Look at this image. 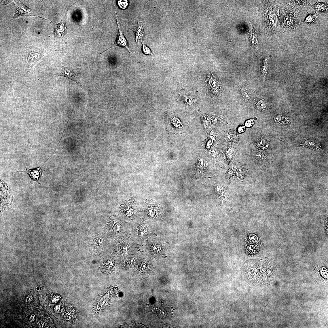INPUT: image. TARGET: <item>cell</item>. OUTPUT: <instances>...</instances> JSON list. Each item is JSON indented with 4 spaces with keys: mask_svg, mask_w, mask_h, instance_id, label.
I'll return each mask as SVG.
<instances>
[{
    "mask_svg": "<svg viewBox=\"0 0 328 328\" xmlns=\"http://www.w3.org/2000/svg\"><path fill=\"white\" fill-rule=\"evenodd\" d=\"M301 9L287 4L281 10L280 27L286 31L294 32L299 25Z\"/></svg>",
    "mask_w": 328,
    "mask_h": 328,
    "instance_id": "cell-1",
    "label": "cell"
},
{
    "mask_svg": "<svg viewBox=\"0 0 328 328\" xmlns=\"http://www.w3.org/2000/svg\"><path fill=\"white\" fill-rule=\"evenodd\" d=\"M268 5L265 10L264 22L269 31L274 34L281 25V9L276 3Z\"/></svg>",
    "mask_w": 328,
    "mask_h": 328,
    "instance_id": "cell-2",
    "label": "cell"
},
{
    "mask_svg": "<svg viewBox=\"0 0 328 328\" xmlns=\"http://www.w3.org/2000/svg\"><path fill=\"white\" fill-rule=\"evenodd\" d=\"M1 210L11 204L13 198L9 187L1 180Z\"/></svg>",
    "mask_w": 328,
    "mask_h": 328,
    "instance_id": "cell-3",
    "label": "cell"
},
{
    "mask_svg": "<svg viewBox=\"0 0 328 328\" xmlns=\"http://www.w3.org/2000/svg\"><path fill=\"white\" fill-rule=\"evenodd\" d=\"M206 81L207 88L210 93L215 96H218L221 92V88L218 78L214 74H209L207 76Z\"/></svg>",
    "mask_w": 328,
    "mask_h": 328,
    "instance_id": "cell-4",
    "label": "cell"
},
{
    "mask_svg": "<svg viewBox=\"0 0 328 328\" xmlns=\"http://www.w3.org/2000/svg\"><path fill=\"white\" fill-rule=\"evenodd\" d=\"M16 6V10L14 18H17L20 16H34L42 18L33 13L29 8L22 3L20 1H13Z\"/></svg>",
    "mask_w": 328,
    "mask_h": 328,
    "instance_id": "cell-5",
    "label": "cell"
},
{
    "mask_svg": "<svg viewBox=\"0 0 328 328\" xmlns=\"http://www.w3.org/2000/svg\"><path fill=\"white\" fill-rule=\"evenodd\" d=\"M115 15L116 17L117 23V24H118L119 30L117 38L116 41H115V43L113 44V45L112 47L108 49L107 50L104 51L102 53H101L100 54H102L104 52L108 50L109 49L112 48H114L115 46V47L116 46H119L125 48L128 50L131 54H132V55H133L134 54H133L129 49L128 43V41L125 37L123 34V31H122L118 19V16L117 15L116 13L115 14Z\"/></svg>",
    "mask_w": 328,
    "mask_h": 328,
    "instance_id": "cell-6",
    "label": "cell"
},
{
    "mask_svg": "<svg viewBox=\"0 0 328 328\" xmlns=\"http://www.w3.org/2000/svg\"><path fill=\"white\" fill-rule=\"evenodd\" d=\"M42 166V165L37 168L32 169L26 168L25 171L18 172L25 173L28 175L30 178V182L31 184H33L34 181H36L40 185L39 180L41 178L43 171L41 169Z\"/></svg>",
    "mask_w": 328,
    "mask_h": 328,
    "instance_id": "cell-7",
    "label": "cell"
},
{
    "mask_svg": "<svg viewBox=\"0 0 328 328\" xmlns=\"http://www.w3.org/2000/svg\"><path fill=\"white\" fill-rule=\"evenodd\" d=\"M58 75V77L60 76H63L67 79L73 81L81 87L82 86L79 78L75 69L63 66L62 70Z\"/></svg>",
    "mask_w": 328,
    "mask_h": 328,
    "instance_id": "cell-8",
    "label": "cell"
},
{
    "mask_svg": "<svg viewBox=\"0 0 328 328\" xmlns=\"http://www.w3.org/2000/svg\"><path fill=\"white\" fill-rule=\"evenodd\" d=\"M54 33L55 38H63L67 34V27L63 20L55 25Z\"/></svg>",
    "mask_w": 328,
    "mask_h": 328,
    "instance_id": "cell-9",
    "label": "cell"
},
{
    "mask_svg": "<svg viewBox=\"0 0 328 328\" xmlns=\"http://www.w3.org/2000/svg\"><path fill=\"white\" fill-rule=\"evenodd\" d=\"M129 29L134 33L136 41L137 43H139L140 41L141 42L144 41V33L143 27L141 22L138 21L137 26L135 29H131L130 28Z\"/></svg>",
    "mask_w": 328,
    "mask_h": 328,
    "instance_id": "cell-10",
    "label": "cell"
},
{
    "mask_svg": "<svg viewBox=\"0 0 328 328\" xmlns=\"http://www.w3.org/2000/svg\"><path fill=\"white\" fill-rule=\"evenodd\" d=\"M134 202L131 200H128L124 202L122 204V208L126 216L131 217L134 214Z\"/></svg>",
    "mask_w": 328,
    "mask_h": 328,
    "instance_id": "cell-11",
    "label": "cell"
},
{
    "mask_svg": "<svg viewBox=\"0 0 328 328\" xmlns=\"http://www.w3.org/2000/svg\"><path fill=\"white\" fill-rule=\"evenodd\" d=\"M310 6L312 7L317 13L324 14L328 13V5L327 3L318 2L313 5L310 4Z\"/></svg>",
    "mask_w": 328,
    "mask_h": 328,
    "instance_id": "cell-12",
    "label": "cell"
},
{
    "mask_svg": "<svg viewBox=\"0 0 328 328\" xmlns=\"http://www.w3.org/2000/svg\"><path fill=\"white\" fill-rule=\"evenodd\" d=\"M42 56L41 53L37 51L30 52L27 58L28 62L29 61V63L30 64L35 63L40 59Z\"/></svg>",
    "mask_w": 328,
    "mask_h": 328,
    "instance_id": "cell-13",
    "label": "cell"
},
{
    "mask_svg": "<svg viewBox=\"0 0 328 328\" xmlns=\"http://www.w3.org/2000/svg\"><path fill=\"white\" fill-rule=\"evenodd\" d=\"M287 4L300 9L305 8L308 5L310 6V4L307 1H287Z\"/></svg>",
    "mask_w": 328,
    "mask_h": 328,
    "instance_id": "cell-14",
    "label": "cell"
},
{
    "mask_svg": "<svg viewBox=\"0 0 328 328\" xmlns=\"http://www.w3.org/2000/svg\"><path fill=\"white\" fill-rule=\"evenodd\" d=\"M255 105L256 108L259 110H264L266 108V104L264 100L260 97H258L255 99Z\"/></svg>",
    "mask_w": 328,
    "mask_h": 328,
    "instance_id": "cell-15",
    "label": "cell"
},
{
    "mask_svg": "<svg viewBox=\"0 0 328 328\" xmlns=\"http://www.w3.org/2000/svg\"><path fill=\"white\" fill-rule=\"evenodd\" d=\"M225 140L229 142H236L238 140V136L234 132L229 131L225 134Z\"/></svg>",
    "mask_w": 328,
    "mask_h": 328,
    "instance_id": "cell-16",
    "label": "cell"
},
{
    "mask_svg": "<svg viewBox=\"0 0 328 328\" xmlns=\"http://www.w3.org/2000/svg\"><path fill=\"white\" fill-rule=\"evenodd\" d=\"M317 14H309L308 15L302 23L310 25L315 23L317 18Z\"/></svg>",
    "mask_w": 328,
    "mask_h": 328,
    "instance_id": "cell-17",
    "label": "cell"
},
{
    "mask_svg": "<svg viewBox=\"0 0 328 328\" xmlns=\"http://www.w3.org/2000/svg\"><path fill=\"white\" fill-rule=\"evenodd\" d=\"M235 149L232 147L228 148L226 150L225 155L227 162L229 164L231 162L234 155Z\"/></svg>",
    "mask_w": 328,
    "mask_h": 328,
    "instance_id": "cell-18",
    "label": "cell"
},
{
    "mask_svg": "<svg viewBox=\"0 0 328 328\" xmlns=\"http://www.w3.org/2000/svg\"><path fill=\"white\" fill-rule=\"evenodd\" d=\"M104 240L103 238L99 235H97L94 237L93 240V245L94 247L99 249L103 246Z\"/></svg>",
    "mask_w": 328,
    "mask_h": 328,
    "instance_id": "cell-19",
    "label": "cell"
},
{
    "mask_svg": "<svg viewBox=\"0 0 328 328\" xmlns=\"http://www.w3.org/2000/svg\"><path fill=\"white\" fill-rule=\"evenodd\" d=\"M268 68L267 60L266 58H265L263 61L261 67V74L263 79H265L266 76Z\"/></svg>",
    "mask_w": 328,
    "mask_h": 328,
    "instance_id": "cell-20",
    "label": "cell"
},
{
    "mask_svg": "<svg viewBox=\"0 0 328 328\" xmlns=\"http://www.w3.org/2000/svg\"><path fill=\"white\" fill-rule=\"evenodd\" d=\"M241 92L242 95L244 100L248 101L251 98V93L247 88L246 87H242L241 90Z\"/></svg>",
    "mask_w": 328,
    "mask_h": 328,
    "instance_id": "cell-21",
    "label": "cell"
},
{
    "mask_svg": "<svg viewBox=\"0 0 328 328\" xmlns=\"http://www.w3.org/2000/svg\"><path fill=\"white\" fill-rule=\"evenodd\" d=\"M247 172V169L244 167H242L239 168L236 171V174L238 177L241 178L242 177H244L246 175Z\"/></svg>",
    "mask_w": 328,
    "mask_h": 328,
    "instance_id": "cell-22",
    "label": "cell"
},
{
    "mask_svg": "<svg viewBox=\"0 0 328 328\" xmlns=\"http://www.w3.org/2000/svg\"><path fill=\"white\" fill-rule=\"evenodd\" d=\"M141 42L142 44V49L143 53L144 54L151 55L153 57L154 54L152 53L151 49L144 44V41H142Z\"/></svg>",
    "mask_w": 328,
    "mask_h": 328,
    "instance_id": "cell-23",
    "label": "cell"
},
{
    "mask_svg": "<svg viewBox=\"0 0 328 328\" xmlns=\"http://www.w3.org/2000/svg\"><path fill=\"white\" fill-rule=\"evenodd\" d=\"M148 233V231L145 226L141 225L138 231V234L141 237L145 236Z\"/></svg>",
    "mask_w": 328,
    "mask_h": 328,
    "instance_id": "cell-24",
    "label": "cell"
},
{
    "mask_svg": "<svg viewBox=\"0 0 328 328\" xmlns=\"http://www.w3.org/2000/svg\"><path fill=\"white\" fill-rule=\"evenodd\" d=\"M254 156L258 159H262L265 157L264 155L262 153L258 151H255L254 152Z\"/></svg>",
    "mask_w": 328,
    "mask_h": 328,
    "instance_id": "cell-25",
    "label": "cell"
},
{
    "mask_svg": "<svg viewBox=\"0 0 328 328\" xmlns=\"http://www.w3.org/2000/svg\"><path fill=\"white\" fill-rule=\"evenodd\" d=\"M118 4L120 7L123 9L126 8L128 5V1H119L118 2Z\"/></svg>",
    "mask_w": 328,
    "mask_h": 328,
    "instance_id": "cell-26",
    "label": "cell"
},
{
    "mask_svg": "<svg viewBox=\"0 0 328 328\" xmlns=\"http://www.w3.org/2000/svg\"><path fill=\"white\" fill-rule=\"evenodd\" d=\"M236 169V168L235 166H234L231 167L229 170L228 172L229 177H232L234 176L235 174Z\"/></svg>",
    "mask_w": 328,
    "mask_h": 328,
    "instance_id": "cell-27",
    "label": "cell"
},
{
    "mask_svg": "<svg viewBox=\"0 0 328 328\" xmlns=\"http://www.w3.org/2000/svg\"><path fill=\"white\" fill-rule=\"evenodd\" d=\"M122 229V225L119 223L115 224L113 227V231L115 232L118 233L119 232L121 231Z\"/></svg>",
    "mask_w": 328,
    "mask_h": 328,
    "instance_id": "cell-28",
    "label": "cell"
},
{
    "mask_svg": "<svg viewBox=\"0 0 328 328\" xmlns=\"http://www.w3.org/2000/svg\"><path fill=\"white\" fill-rule=\"evenodd\" d=\"M199 165L202 168H207L208 163L207 161L203 159H201L199 160Z\"/></svg>",
    "mask_w": 328,
    "mask_h": 328,
    "instance_id": "cell-29",
    "label": "cell"
},
{
    "mask_svg": "<svg viewBox=\"0 0 328 328\" xmlns=\"http://www.w3.org/2000/svg\"><path fill=\"white\" fill-rule=\"evenodd\" d=\"M254 123L253 119H250L247 120L245 123V126L248 128L251 127Z\"/></svg>",
    "mask_w": 328,
    "mask_h": 328,
    "instance_id": "cell-30",
    "label": "cell"
},
{
    "mask_svg": "<svg viewBox=\"0 0 328 328\" xmlns=\"http://www.w3.org/2000/svg\"><path fill=\"white\" fill-rule=\"evenodd\" d=\"M107 267L109 268H111L114 266V263L112 260H108L106 262Z\"/></svg>",
    "mask_w": 328,
    "mask_h": 328,
    "instance_id": "cell-31",
    "label": "cell"
},
{
    "mask_svg": "<svg viewBox=\"0 0 328 328\" xmlns=\"http://www.w3.org/2000/svg\"><path fill=\"white\" fill-rule=\"evenodd\" d=\"M213 123L215 124H219L221 122V120L218 117H215L213 119Z\"/></svg>",
    "mask_w": 328,
    "mask_h": 328,
    "instance_id": "cell-32",
    "label": "cell"
},
{
    "mask_svg": "<svg viewBox=\"0 0 328 328\" xmlns=\"http://www.w3.org/2000/svg\"><path fill=\"white\" fill-rule=\"evenodd\" d=\"M217 150L215 148L211 149L210 152V154L213 157H215L217 155Z\"/></svg>",
    "mask_w": 328,
    "mask_h": 328,
    "instance_id": "cell-33",
    "label": "cell"
},
{
    "mask_svg": "<svg viewBox=\"0 0 328 328\" xmlns=\"http://www.w3.org/2000/svg\"><path fill=\"white\" fill-rule=\"evenodd\" d=\"M246 130V127L244 126H241L238 127V131L239 133H242Z\"/></svg>",
    "mask_w": 328,
    "mask_h": 328,
    "instance_id": "cell-34",
    "label": "cell"
},
{
    "mask_svg": "<svg viewBox=\"0 0 328 328\" xmlns=\"http://www.w3.org/2000/svg\"><path fill=\"white\" fill-rule=\"evenodd\" d=\"M121 250L124 252L126 253L129 251L130 248L128 245H125L122 247Z\"/></svg>",
    "mask_w": 328,
    "mask_h": 328,
    "instance_id": "cell-35",
    "label": "cell"
},
{
    "mask_svg": "<svg viewBox=\"0 0 328 328\" xmlns=\"http://www.w3.org/2000/svg\"><path fill=\"white\" fill-rule=\"evenodd\" d=\"M151 249L153 251L156 252L159 251L160 247L158 246L154 245L151 247Z\"/></svg>",
    "mask_w": 328,
    "mask_h": 328,
    "instance_id": "cell-36",
    "label": "cell"
},
{
    "mask_svg": "<svg viewBox=\"0 0 328 328\" xmlns=\"http://www.w3.org/2000/svg\"><path fill=\"white\" fill-rule=\"evenodd\" d=\"M186 100L187 103L190 105L192 104L194 102L193 98L191 97H187Z\"/></svg>",
    "mask_w": 328,
    "mask_h": 328,
    "instance_id": "cell-37",
    "label": "cell"
},
{
    "mask_svg": "<svg viewBox=\"0 0 328 328\" xmlns=\"http://www.w3.org/2000/svg\"><path fill=\"white\" fill-rule=\"evenodd\" d=\"M147 268V265L145 263H143L142 264L140 268V270L141 272H143L145 271Z\"/></svg>",
    "mask_w": 328,
    "mask_h": 328,
    "instance_id": "cell-38",
    "label": "cell"
},
{
    "mask_svg": "<svg viewBox=\"0 0 328 328\" xmlns=\"http://www.w3.org/2000/svg\"><path fill=\"white\" fill-rule=\"evenodd\" d=\"M12 1H4L3 2V4L4 5H7L10 3L11 2H12Z\"/></svg>",
    "mask_w": 328,
    "mask_h": 328,
    "instance_id": "cell-39",
    "label": "cell"
}]
</instances>
